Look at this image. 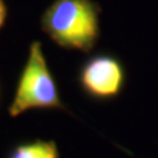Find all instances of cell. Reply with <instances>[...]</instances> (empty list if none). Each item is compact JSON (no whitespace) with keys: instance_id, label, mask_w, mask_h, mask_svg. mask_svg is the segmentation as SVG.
Returning a JSON list of instances; mask_svg holds the SVG:
<instances>
[{"instance_id":"obj_4","label":"cell","mask_w":158,"mask_h":158,"mask_svg":"<svg viewBox=\"0 0 158 158\" xmlns=\"http://www.w3.org/2000/svg\"><path fill=\"white\" fill-rule=\"evenodd\" d=\"M5 158H61V155L55 141L33 139L14 144Z\"/></svg>"},{"instance_id":"obj_1","label":"cell","mask_w":158,"mask_h":158,"mask_svg":"<svg viewBox=\"0 0 158 158\" xmlns=\"http://www.w3.org/2000/svg\"><path fill=\"white\" fill-rule=\"evenodd\" d=\"M102 8L94 0H54L40 17V28L66 51L90 53L98 42Z\"/></svg>"},{"instance_id":"obj_5","label":"cell","mask_w":158,"mask_h":158,"mask_svg":"<svg viewBox=\"0 0 158 158\" xmlns=\"http://www.w3.org/2000/svg\"><path fill=\"white\" fill-rule=\"evenodd\" d=\"M8 5L6 0H0V31L5 27L8 19Z\"/></svg>"},{"instance_id":"obj_2","label":"cell","mask_w":158,"mask_h":158,"mask_svg":"<svg viewBox=\"0 0 158 158\" xmlns=\"http://www.w3.org/2000/svg\"><path fill=\"white\" fill-rule=\"evenodd\" d=\"M29 110H61L70 114L61 100L56 80L39 40L29 45L7 113L10 117L17 118Z\"/></svg>"},{"instance_id":"obj_3","label":"cell","mask_w":158,"mask_h":158,"mask_svg":"<svg viewBox=\"0 0 158 158\" xmlns=\"http://www.w3.org/2000/svg\"><path fill=\"white\" fill-rule=\"evenodd\" d=\"M76 81L87 97L98 102L113 101L124 90L127 70L117 56L110 53H96L81 63Z\"/></svg>"},{"instance_id":"obj_6","label":"cell","mask_w":158,"mask_h":158,"mask_svg":"<svg viewBox=\"0 0 158 158\" xmlns=\"http://www.w3.org/2000/svg\"><path fill=\"white\" fill-rule=\"evenodd\" d=\"M0 102H1V87H0Z\"/></svg>"}]
</instances>
